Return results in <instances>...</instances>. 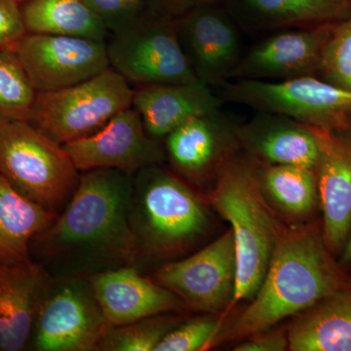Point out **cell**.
Masks as SVG:
<instances>
[{
  "label": "cell",
  "instance_id": "44dd1931",
  "mask_svg": "<svg viewBox=\"0 0 351 351\" xmlns=\"http://www.w3.org/2000/svg\"><path fill=\"white\" fill-rule=\"evenodd\" d=\"M287 338L289 350L351 351V289L295 315Z\"/></svg>",
  "mask_w": 351,
  "mask_h": 351
},
{
  "label": "cell",
  "instance_id": "9a60e30c",
  "mask_svg": "<svg viewBox=\"0 0 351 351\" xmlns=\"http://www.w3.org/2000/svg\"><path fill=\"white\" fill-rule=\"evenodd\" d=\"M309 127L319 151L315 171L323 237L328 249L337 257L351 232V131Z\"/></svg>",
  "mask_w": 351,
  "mask_h": 351
},
{
  "label": "cell",
  "instance_id": "ffe728a7",
  "mask_svg": "<svg viewBox=\"0 0 351 351\" xmlns=\"http://www.w3.org/2000/svg\"><path fill=\"white\" fill-rule=\"evenodd\" d=\"M50 274L34 261L0 265V351L29 345L39 302Z\"/></svg>",
  "mask_w": 351,
  "mask_h": 351
},
{
  "label": "cell",
  "instance_id": "30bf717a",
  "mask_svg": "<svg viewBox=\"0 0 351 351\" xmlns=\"http://www.w3.org/2000/svg\"><path fill=\"white\" fill-rule=\"evenodd\" d=\"M237 277V246L230 230L195 255L164 265L157 270L156 282L184 306L216 314L230 309Z\"/></svg>",
  "mask_w": 351,
  "mask_h": 351
},
{
  "label": "cell",
  "instance_id": "4316f807",
  "mask_svg": "<svg viewBox=\"0 0 351 351\" xmlns=\"http://www.w3.org/2000/svg\"><path fill=\"white\" fill-rule=\"evenodd\" d=\"M164 314L110 328L99 350L156 351L164 337L179 325L178 319Z\"/></svg>",
  "mask_w": 351,
  "mask_h": 351
},
{
  "label": "cell",
  "instance_id": "9c48e42d",
  "mask_svg": "<svg viewBox=\"0 0 351 351\" xmlns=\"http://www.w3.org/2000/svg\"><path fill=\"white\" fill-rule=\"evenodd\" d=\"M110 326L88 276H50L29 345L38 351H95Z\"/></svg>",
  "mask_w": 351,
  "mask_h": 351
},
{
  "label": "cell",
  "instance_id": "7402d4cb",
  "mask_svg": "<svg viewBox=\"0 0 351 351\" xmlns=\"http://www.w3.org/2000/svg\"><path fill=\"white\" fill-rule=\"evenodd\" d=\"M57 217L21 195L0 175V265L32 262V240Z\"/></svg>",
  "mask_w": 351,
  "mask_h": 351
},
{
  "label": "cell",
  "instance_id": "52a82bcc",
  "mask_svg": "<svg viewBox=\"0 0 351 351\" xmlns=\"http://www.w3.org/2000/svg\"><path fill=\"white\" fill-rule=\"evenodd\" d=\"M217 88L223 101L284 115L308 126L351 131V91L317 76L283 82L230 80Z\"/></svg>",
  "mask_w": 351,
  "mask_h": 351
},
{
  "label": "cell",
  "instance_id": "1f68e13d",
  "mask_svg": "<svg viewBox=\"0 0 351 351\" xmlns=\"http://www.w3.org/2000/svg\"><path fill=\"white\" fill-rule=\"evenodd\" d=\"M235 346V351H284L289 350L287 332L263 331L252 335Z\"/></svg>",
  "mask_w": 351,
  "mask_h": 351
},
{
  "label": "cell",
  "instance_id": "4dcf8cb0",
  "mask_svg": "<svg viewBox=\"0 0 351 351\" xmlns=\"http://www.w3.org/2000/svg\"><path fill=\"white\" fill-rule=\"evenodd\" d=\"M106 25L110 34L123 29L141 12H134L119 0H83Z\"/></svg>",
  "mask_w": 351,
  "mask_h": 351
},
{
  "label": "cell",
  "instance_id": "e575fe53",
  "mask_svg": "<svg viewBox=\"0 0 351 351\" xmlns=\"http://www.w3.org/2000/svg\"><path fill=\"white\" fill-rule=\"evenodd\" d=\"M119 1L134 12H142L144 10V0H119Z\"/></svg>",
  "mask_w": 351,
  "mask_h": 351
},
{
  "label": "cell",
  "instance_id": "4fadbf2b",
  "mask_svg": "<svg viewBox=\"0 0 351 351\" xmlns=\"http://www.w3.org/2000/svg\"><path fill=\"white\" fill-rule=\"evenodd\" d=\"M80 173L117 169L135 175L164 157L160 142L147 134L135 108H128L87 137L63 145Z\"/></svg>",
  "mask_w": 351,
  "mask_h": 351
},
{
  "label": "cell",
  "instance_id": "8992f818",
  "mask_svg": "<svg viewBox=\"0 0 351 351\" xmlns=\"http://www.w3.org/2000/svg\"><path fill=\"white\" fill-rule=\"evenodd\" d=\"M134 88L108 68L73 86L38 92L29 122L61 145L92 135L132 107Z\"/></svg>",
  "mask_w": 351,
  "mask_h": 351
},
{
  "label": "cell",
  "instance_id": "f1b7e54d",
  "mask_svg": "<svg viewBox=\"0 0 351 351\" xmlns=\"http://www.w3.org/2000/svg\"><path fill=\"white\" fill-rule=\"evenodd\" d=\"M219 321L205 316L178 325L171 330L156 351H197L211 345L218 335Z\"/></svg>",
  "mask_w": 351,
  "mask_h": 351
},
{
  "label": "cell",
  "instance_id": "ac0fdd59",
  "mask_svg": "<svg viewBox=\"0 0 351 351\" xmlns=\"http://www.w3.org/2000/svg\"><path fill=\"white\" fill-rule=\"evenodd\" d=\"M239 147L261 164L298 165L315 169L318 144L311 127L276 113L260 112L233 126Z\"/></svg>",
  "mask_w": 351,
  "mask_h": 351
},
{
  "label": "cell",
  "instance_id": "5b68a950",
  "mask_svg": "<svg viewBox=\"0 0 351 351\" xmlns=\"http://www.w3.org/2000/svg\"><path fill=\"white\" fill-rule=\"evenodd\" d=\"M0 175L21 195L56 215L80 179L63 145L27 120L2 117Z\"/></svg>",
  "mask_w": 351,
  "mask_h": 351
},
{
  "label": "cell",
  "instance_id": "d6a6232c",
  "mask_svg": "<svg viewBox=\"0 0 351 351\" xmlns=\"http://www.w3.org/2000/svg\"><path fill=\"white\" fill-rule=\"evenodd\" d=\"M218 0H152L149 6L154 12L176 19L197 7L216 4Z\"/></svg>",
  "mask_w": 351,
  "mask_h": 351
},
{
  "label": "cell",
  "instance_id": "f546056e",
  "mask_svg": "<svg viewBox=\"0 0 351 351\" xmlns=\"http://www.w3.org/2000/svg\"><path fill=\"white\" fill-rule=\"evenodd\" d=\"M27 34L20 0H0V50H15Z\"/></svg>",
  "mask_w": 351,
  "mask_h": 351
},
{
  "label": "cell",
  "instance_id": "d6986e66",
  "mask_svg": "<svg viewBox=\"0 0 351 351\" xmlns=\"http://www.w3.org/2000/svg\"><path fill=\"white\" fill-rule=\"evenodd\" d=\"M221 103L214 88L195 80L135 87L132 108L140 115L147 134L161 142L193 117L219 112Z\"/></svg>",
  "mask_w": 351,
  "mask_h": 351
},
{
  "label": "cell",
  "instance_id": "277c9868",
  "mask_svg": "<svg viewBox=\"0 0 351 351\" xmlns=\"http://www.w3.org/2000/svg\"><path fill=\"white\" fill-rule=\"evenodd\" d=\"M131 226L138 254L171 256L204 233V203L186 182L159 164L134 175Z\"/></svg>",
  "mask_w": 351,
  "mask_h": 351
},
{
  "label": "cell",
  "instance_id": "6da1fadb",
  "mask_svg": "<svg viewBox=\"0 0 351 351\" xmlns=\"http://www.w3.org/2000/svg\"><path fill=\"white\" fill-rule=\"evenodd\" d=\"M134 175L95 169L80 182L54 223L34 237L31 254L56 276H90L133 265L138 256L131 226Z\"/></svg>",
  "mask_w": 351,
  "mask_h": 351
},
{
  "label": "cell",
  "instance_id": "8fae6325",
  "mask_svg": "<svg viewBox=\"0 0 351 351\" xmlns=\"http://www.w3.org/2000/svg\"><path fill=\"white\" fill-rule=\"evenodd\" d=\"M15 52L38 92L73 86L110 68L107 41L27 34Z\"/></svg>",
  "mask_w": 351,
  "mask_h": 351
},
{
  "label": "cell",
  "instance_id": "484cf974",
  "mask_svg": "<svg viewBox=\"0 0 351 351\" xmlns=\"http://www.w3.org/2000/svg\"><path fill=\"white\" fill-rule=\"evenodd\" d=\"M36 95L15 50H0V117L29 121Z\"/></svg>",
  "mask_w": 351,
  "mask_h": 351
},
{
  "label": "cell",
  "instance_id": "7a4b0ae2",
  "mask_svg": "<svg viewBox=\"0 0 351 351\" xmlns=\"http://www.w3.org/2000/svg\"><path fill=\"white\" fill-rule=\"evenodd\" d=\"M351 289V278L328 249L322 225L282 228L263 282L228 331L244 339L298 315L324 298Z\"/></svg>",
  "mask_w": 351,
  "mask_h": 351
},
{
  "label": "cell",
  "instance_id": "836d02e7",
  "mask_svg": "<svg viewBox=\"0 0 351 351\" xmlns=\"http://www.w3.org/2000/svg\"><path fill=\"white\" fill-rule=\"evenodd\" d=\"M339 263L345 270L351 267V232L350 237L346 240L343 251L339 254Z\"/></svg>",
  "mask_w": 351,
  "mask_h": 351
},
{
  "label": "cell",
  "instance_id": "e0dca14e",
  "mask_svg": "<svg viewBox=\"0 0 351 351\" xmlns=\"http://www.w3.org/2000/svg\"><path fill=\"white\" fill-rule=\"evenodd\" d=\"M88 278L112 327L130 324L184 306L174 293L141 276L132 265L97 272Z\"/></svg>",
  "mask_w": 351,
  "mask_h": 351
},
{
  "label": "cell",
  "instance_id": "d590c367",
  "mask_svg": "<svg viewBox=\"0 0 351 351\" xmlns=\"http://www.w3.org/2000/svg\"><path fill=\"white\" fill-rule=\"evenodd\" d=\"M20 1H22V0H20Z\"/></svg>",
  "mask_w": 351,
  "mask_h": 351
},
{
  "label": "cell",
  "instance_id": "3957f363",
  "mask_svg": "<svg viewBox=\"0 0 351 351\" xmlns=\"http://www.w3.org/2000/svg\"><path fill=\"white\" fill-rule=\"evenodd\" d=\"M240 149L221 166L207 196L232 226L237 246V288L230 309L257 293L282 230L261 188L257 162Z\"/></svg>",
  "mask_w": 351,
  "mask_h": 351
},
{
  "label": "cell",
  "instance_id": "2e32d148",
  "mask_svg": "<svg viewBox=\"0 0 351 351\" xmlns=\"http://www.w3.org/2000/svg\"><path fill=\"white\" fill-rule=\"evenodd\" d=\"M165 149L172 167L188 179L216 176L239 147L233 126L221 110L193 117L166 136Z\"/></svg>",
  "mask_w": 351,
  "mask_h": 351
},
{
  "label": "cell",
  "instance_id": "603a6c76",
  "mask_svg": "<svg viewBox=\"0 0 351 351\" xmlns=\"http://www.w3.org/2000/svg\"><path fill=\"white\" fill-rule=\"evenodd\" d=\"M240 5L248 25L265 31L320 27L351 15V0H240Z\"/></svg>",
  "mask_w": 351,
  "mask_h": 351
},
{
  "label": "cell",
  "instance_id": "7c38bea8",
  "mask_svg": "<svg viewBox=\"0 0 351 351\" xmlns=\"http://www.w3.org/2000/svg\"><path fill=\"white\" fill-rule=\"evenodd\" d=\"M175 25L196 78L212 88L230 80L244 54L239 25L232 16L209 4L176 18Z\"/></svg>",
  "mask_w": 351,
  "mask_h": 351
},
{
  "label": "cell",
  "instance_id": "5bb4252c",
  "mask_svg": "<svg viewBox=\"0 0 351 351\" xmlns=\"http://www.w3.org/2000/svg\"><path fill=\"white\" fill-rule=\"evenodd\" d=\"M332 24L281 29L271 34L244 53L230 80L283 82L317 76L323 46Z\"/></svg>",
  "mask_w": 351,
  "mask_h": 351
},
{
  "label": "cell",
  "instance_id": "cb8c5ba5",
  "mask_svg": "<svg viewBox=\"0 0 351 351\" xmlns=\"http://www.w3.org/2000/svg\"><path fill=\"white\" fill-rule=\"evenodd\" d=\"M257 169L270 206L287 218L306 221L320 207L317 174L313 168L257 162Z\"/></svg>",
  "mask_w": 351,
  "mask_h": 351
},
{
  "label": "cell",
  "instance_id": "d4e9b609",
  "mask_svg": "<svg viewBox=\"0 0 351 351\" xmlns=\"http://www.w3.org/2000/svg\"><path fill=\"white\" fill-rule=\"evenodd\" d=\"M21 11L27 34L101 41L110 36L106 25L83 0H24Z\"/></svg>",
  "mask_w": 351,
  "mask_h": 351
},
{
  "label": "cell",
  "instance_id": "83f0119b",
  "mask_svg": "<svg viewBox=\"0 0 351 351\" xmlns=\"http://www.w3.org/2000/svg\"><path fill=\"white\" fill-rule=\"evenodd\" d=\"M317 77L351 91V15L332 24L323 46Z\"/></svg>",
  "mask_w": 351,
  "mask_h": 351
},
{
  "label": "cell",
  "instance_id": "ba28073f",
  "mask_svg": "<svg viewBox=\"0 0 351 351\" xmlns=\"http://www.w3.org/2000/svg\"><path fill=\"white\" fill-rule=\"evenodd\" d=\"M110 66L132 86L198 80L178 38L175 19L147 7L107 40Z\"/></svg>",
  "mask_w": 351,
  "mask_h": 351
}]
</instances>
